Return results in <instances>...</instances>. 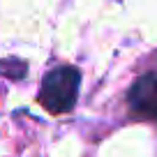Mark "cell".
<instances>
[{
	"mask_svg": "<svg viewBox=\"0 0 157 157\" xmlns=\"http://www.w3.org/2000/svg\"><path fill=\"white\" fill-rule=\"evenodd\" d=\"M78 86H81V72L74 65H60L44 76L37 99L51 113H69L76 104Z\"/></svg>",
	"mask_w": 157,
	"mask_h": 157,
	"instance_id": "1",
	"label": "cell"
},
{
	"mask_svg": "<svg viewBox=\"0 0 157 157\" xmlns=\"http://www.w3.org/2000/svg\"><path fill=\"white\" fill-rule=\"evenodd\" d=\"M127 104L134 116L157 120V72L143 74L134 81L127 93Z\"/></svg>",
	"mask_w": 157,
	"mask_h": 157,
	"instance_id": "2",
	"label": "cell"
},
{
	"mask_svg": "<svg viewBox=\"0 0 157 157\" xmlns=\"http://www.w3.org/2000/svg\"><path fill=\"white\" fill-rule=\"evenodd\" d=\"M25 69H28V65H25L23 60H16V58L0 60V74L7 76V78H23Z\"/></svg>",
	"mask_w": 157,
	"mask_h": 157,
	"instance_id": "3",
	"label": "cell"
}]
</instances>
